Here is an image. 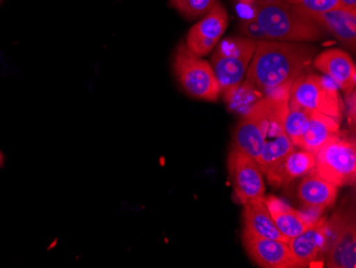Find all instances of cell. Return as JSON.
<instances>
[{
  "label": "cell",
  "mask_w": 356,
  "mask_h": 268,
  "mask_svg": "<svg viewBox=\"0 0 356 268\" xmlns=\"http://www.w3.org/2000/svg\"><path fill=\"white\" fill-rule=\"evenodd\" d=\"M315 46L304 42L258 41L242 85L265 97L290 87L311 67Z\"/></svg>",
  "instance_id": "cell-1"
},
{
  "label": "cell",
  "mask_w": 356,
  "mask_h": 268,
  "mask_svg": "<svg viewBox=\"0 0 356 268\" xmlns=\"http://www.w3.org/2000/svg\"><path fill=\"white\" fill-rule=\"evenodd\" d=\"M258 27L268 41L315 42L323 29L305 13L285 0H261L250 6Z\"/></svg>",
  "instance_id": "cell-2"
},
{
  "label": "cell",
  "mask_w": 356,
  "mask_h": 268,
  "mask_svg": "<svg viewBox=\"0 0 356 268\" xmlns=\"http://www.w3.org/2000/svg\"><path fill=\"white\" fill-rule=\"evenodd\" d=\"M289 88L269 93L273 101L266 127L263 151L256 161L269 184L275 187H279L280 171L286 157L296 150L284 129V121L289 109Z\"/></svg>",
  "instance_id": "cell-3"
},
{
  "label": "cell",
  "mask_w": 356,
  "mask_h": 268,
  "mask_svg": "<svg viewBox=\"0 0 356 268\" xmlns=\"http://www.w3.org/2000/svg\"><path fill=\"white\" fill-rule=\"evenodd\" d=\"M257 41L247 37L226 38L219 42L211 56V68L221 93L229 99L245 81Z\"/></svg>",
  "instance_id": "cell-4"
},
{
  "label": "cell",
  "mask_w": 356,
  "mask_h": 268,
  "mask_svg": "<svg viewBox=\"0 0 356 268\" xmlns=\"http://www.w3.org/2000/svg\"><path fill=\"white\" fill-rule=\"evenodd\" d=\"M290 108H300L309 113H320L341 121L343 102L338 88L327 76L301 74L289 88Z\"/></svg>",
  "instance_id": "cell-5"
},
{
  "label": "cell",
  "mask_w": 356,
  "mask_h": 268,
  "mask_svg": "<svg viewBox=\"0 0 356 268\" xmlns=\"http://www.w3.org/2000/svg\"><path fill=\"white\" fill-rule=\"evenodd\" d=\"M173 68L178 83L192 97L208 102L219 99L221 89L211 65L192 53L186 44L176 49Z\"/></svg>",
  "instance_id": "cell-6"
},
{
  "label": "cell",
  "mask_w": 356,
  "mask_h": 268,
  "mask_svg": "<svg viewBox=\"0 0 356 268\" xmlns=\"http://www.w3.org/2000/svg\"><path fill=\"white\" fill-rule=\"evenodd\" d=\"M315 172L338 188L353 185L356 178L355 143L339 136L330 140L315 154Z\"/></svg>",
  "instance_id": "cell-7"
},
{
  "label": "cell",
  "mask_w": 356,
  "mask_h": 268,
  "mask_svg": "<svg viewBox=\"0 0 356 268\" xmlns=\"http://www.w3.org/2000/svg\"><path fill=\"white\" fill-rule=\"evenodd\" d=\"M271 94L256 102L243 113L234 132V148L251 156L256 161L263 151L265 131L272 107Z\"/></svg>",
  "instance_id": "cell-8"
},
{
  "label": "cell",
  "mask_w": 356,
  "mask_h": 268,
  "mask_svg": "<svg viewBox=\"0 0 356 268\" xmlns=\"http://www.w3.org/2000/svg\"><path fill=\"white\" fill-rule=\"evenodd\" d=\"M327 266L356 267V227L350 216L337 213L327 221Z\"/></svg>",
  "instance_id": "cell-9"
},
{
  "label": "cell",
  "mask_w": 356,
  "mask_h": 268,
  "mask_svg": "<svg viewBox=\"0 0 356 268\" xmlns=\"http://www.w3.org/2000/svg\"><path fill=\"white\" fill-rule=\"evenodd\" d=\"M229 171L236 197L242 204L264 199L266 185L263 172L251 156L234 148L229 156Z\"/></svg>",
  "instance_id": "cell-10"
},
{
  "label": "cell",
  "mask_w": 356,
  "mask_h": 268,
  "mask_svg": "<svg viewBox=\"0 0 356 268\" xmlns=\"http://www.w3.org/2000/svg\"><path fill=\"white\" fill-rule=\"evenodd\" d=\"M229 26V14L220 3H216L213 9L197 22L187 35L186 45L188 49L199 56L209 55L221 41Z\"/></svg>",
  "instance_id": "cell-11"
},
{
  "label": "cell",
  "mask_w": 356,
  "mask_h": 268,
  "mask_svg": "<svg viewBox=\"0 0 356 268\" xmlns=\"http://www.w3.org/2000/svg\"><path fill=\"white\" fill-rule=\"evenodd\" d=\"M242 237L248 255L259 267H298L297 261L288 243L243 234Z\"/></svg>",
  "instance_id": "cell-12"
},
{
  "label": "cell",
  "mask_w": 356,
  "mask_h": 268,
  "mask_svg": "<svg viewBox=\"0 0 356 268\" xmlns=\"http://www.w3.org/2000/svg\"><path fill=\"white\" fill-rule=\"evenodd\" d=\"M314 67L330 78L346 95L355 89V65L349 54L341 49H331L318 54L313 60Z\"/></svg>",
  "instance_id": "cell-13"
},
{
  "label": "cell",
  "mask_w": 356,
  "mask_h": 268,
  "mask_svg": "<svg viewBox=\"0 0 356 268\" xmlns=\"http://www.w3.org/2000/svg\"><path fill=\"white\" fill-rule=\"evenodd\" d=\"M288 246L297 261L298 267L316 263L327 247V219L319 218L305 231L289 239Z\"/></svg>",
  "instance_id": "cell-14"
},
{
  "label": "cell",
  "mask_w": 356,
  "mask_h": 268,
  "mask_svg": "<svg viewBox=\"0 0 356 268\" xmlns=\"http://www.w3.org/2000/svg\"><path fill=\"white\" fill-rule=\"evenodd\" d=\"M314 22L323 30H327L351 52L356 47V12L343 8H335L325 13L309 14Z\"/></svg>",
  "instance_id": "cell-15"
},
{
  "label": "cell",
  "mask_w": 356,
  "mask_h": 268,
  "mask_svg": "<svg viewBox=\"0 0 356 268\" xmlns=\"http://www.w3.org/2000/svg\"><path fill=\"white\" fill-rule=\"evenodd\" d=\"M338 187L320 178L315 171L304 177L298 188V197L304 207L321 214L335 203Z\"/></svg>",
  "instance_id": "cell-16"
},
{
  "label": "cell",
  "mask_w": 356,
  "mask_h": 268,
  "mask_svg": "<svg viewBox=\"0 0 356 268\" xmlns=\"http://www.w3.org/2000/svg\"><path fill=\"white\" fill-rule=\"evenodd\" d=\"M264 203L266 204L277 229L284 235L287 236L288 239H293L295 236L299 235L316 223L312 221L306 214L293 209L289 204L275 196L264 197Z\"/></svg>",
  "instance_id": "cell-17"
},
{
  "label": "cell",
  "mask_w": 356,
  "mask_h": 268,
  "mask_svg": "<svg viewBox=\"0 0 356 268\" xmlns=\"http://www.w3.org/2000/svg\"><path fill=\"white\" fill-rule=\"evenodd\" d=\"M243 205V235L257 236L288 243L289 239L277 229L264 203V199L253 200Z\"/></svg>",
  "instance_id": "cell-18"
},
{
  "label": "cell",
  "mask_w": 356,
  "mask_h": 268,
  "mask_svg": "<svg viewBox=\"0 0 356 268\" xmlns=\"http://www.w3.org/2000/svg\"><path fill=\"white\" fill-rule=\"evenodd\" d=\"M337 136H339V122L323 113H309L298 148L315 155L325 143Z\"/></svg>",
  "instance_id": "cell-19"
},
{
  "label": "cell",
  "mask_w": 356,
  "mask_h": 268,
  "mask_svg": "<svg viewBox=\"0 0 356 268\" xmlns=\"http://www.w3.org/2000/svg\"><path fill=\"white\" fill-rule=\"evenodd\" d=\"M315 155L306 150H295L286 157L280 171L279 187L315 171Z\"/></svg>",
  "instance_id": "cell-20"
},
{
  "label": "cell",
  "mask_w": 356,
  "mask_h": 268,
  "mask_svg": "<svg viewBox=\"0 0 356 268\" xmlns=\"http://www.w3.org/2000/svg\"><path fill=\"white\" fill-rule=\"evenodd\" d=\"M309 111L300 108H290L284 121V129L290 141L296 148L299 147L300 139L305 127L306 122L309 120Z\"/></svg>",
  "instance_id": "cell-21"
},
{
  "label": "cell",
  "mask_w": 356,
  "mask_h": 268,
  "mask_svg": "<svg viewBox=\"0 0 356 268\" xmlns=\"http://www.w3.org/2000/svg\"><path fill=\"white\" fill-rule=\"evenodd\" d=\"M217 3V0H170L172 7L189 19L204 17Z\"/></svg>",
  "instance_id": "cell-22"
},
{
  "label": "cell",
  "mask_w": 356,
  "mask_h": 268,
  "mask_svg": "<svg viewBox=\"0 0 356 268\" xmlns=\"http://www.w3.org/2000/svg\"><path fill=\"white\" fill-rule=\"evenodd\" d=\"M300 11L309 14L325 13L339 7V0H285Z\"/></svg>",
  "instance_id": "cell-23"
},
{
  "label": "cell",
  "mask_w": 356,
  "mask_h": 268,
  "mask_svg": "<svg viewBox=\"0 0 356 268\" xmlns=\"http://www.w3.org/2000/svg\"><path fill=\"white\" fill-rule=\"evenodd\" d=\"M240 30L245 37L250 38V39L255 40L257 42L268 41L261 28L258 27L253 19H242L240 23Z\"/></svg>",
  "instance_id": "cell-24"
},
{
  "label": "cell",
  "mask_w": 356,
  "mask_h": 268,
  "mask_svg": "<svg viewBox=\"0 0 356 268\" xmlns=\"http://www.w3.org/2000/svg\"><path fill=\"white\" fill-rule=\"evenodd\" d=\"M339 8L348 11L356 12V0H339Z\"/></svg>",
  "instance_id": "cell-25"
},
{
  "label": "cell",
  "mask_w": 356,
  "mask_h": 268,
  "mask_svg": "<svg viewBox=\"0 0 356 268\" xmlns=\"http://www.w3.org/2000/svg\"><path fill=\"white\" fill-rule=\"evenodd\" d=\"M240 3H243V5L251 6L253 3H258V1H261V0H238Z\"/></svg>",
  "instance_id": "cell-26"
},
{
  "label": "cell",
  "mask_w": 356,
  "mask_h": 268,
  "mask_svg": "<svg viewBox=\"0 0 356 268\" xmlns=\"http://www.w3.org/2000/svg\"><path fill=\"white\" fill-rule=\"evenodd\" d=\"M3 164H5V155L3 152H0V167H3Z\"/></svg>",
  "instance_id": "cell-27"
}]
</instances>
